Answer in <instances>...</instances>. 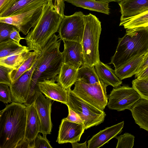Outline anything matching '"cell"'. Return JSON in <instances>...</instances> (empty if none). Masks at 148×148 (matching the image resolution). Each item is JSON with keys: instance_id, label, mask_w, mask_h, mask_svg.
<instances>
[{"instance_id": "obj_4", "label": "cell", "mask_w": 148, "mask_h": 148, "mask_svg": "<svg viewBox=\"0 0 148 148\" xmlns=\"http://www.w3.org/2000/svg\"><path fill=\"white\" fill-rule=\"evenodd\" d=\"M148 51V29L126 30L122 37L119 38L116 51L110 64L118 68L134 57Z\"/></svg>"}, {"instance_id": "obj_7", "label": "cell", "mask_w": 148, "mask_h": 148, "mask_svg": "<svg viewBox=\"0 0 148 148\" xmlns=\"http://www.w3.org/2000/svg\"><path fill=\"white\" fill-rule=\"evenodd\" d=\"M72 91L86 102L98 109L103 110L107 105L108 96L106 87L101 82L88 84L78 80Z\"/></svg>"}, {"instance_id": "obj_8", "label": "cell", "mask_w": 148, "mask_h": 148, "mask_svg": "<svg viewBox=\"0 0 148 148\" xmlns=\"http://www.w3.org/2000/svg\"><path fill=\"white\" fill-rule=\"evenodd\" d=\"M81 11L70 16H65L60 24L58 35L62 40L81 43L85 27L84 16Z\"/></svg>"}, {"instance_id": "obj_15", "label": "cell", "mask_w": 148, "mask_h": 148, "mask_svg": "<svg viewBox=\"0 0 148 148\" xmlns=\"http://www.w3.org/2000/svg\"><path fill=\"white\" fill-rule=\"evenodd\" d=\"M124 123L123 121L100 130L88 141L87 148H98L108 143L121 133Z\"/></svg>"}, {"instance_id": "obj_12", "label": "cell", "mask_w": 148, "mask_h": 148, "mask_svg": "<svg viewBox=\"0 0 148 148\" xmlns=\"http://www.w3.org/2000/svg\"><path fill=\"white\" fill-rule=\"evenodd\" d=\"M51 100L47 97L46 98L41 92L34 101L35 107L40 122V132L44 136L50 134L51 132Z\"/></svg>"}, {"instance_id": "obj_6", "label": "cell", "mask_w": 148, "mask_h": 148, "mask_svg": "<svg viewBox=\"0 0 148 148\" xmlns=\"http://www.w3.org/2000/svg\"><path fill=\"white\" fill-rule=\"evenodd\" d=\"M68 107L75 112L83 121L85 130L103 123L106 114L100 110L80 98L71 89L68 91Z\"/></svg>"}, {"instance_id": "obj_10", "label": "cell", "mask_w": 148, "mask_h": 148, "mask_svg": "<svg viewBox=\"0 0 148 148\" xmlns=\"http://www.w3.org/2000/svg\"><path fill=\"white\" fill-rule=\"evenodd\" d=\"M42 9V7H40L16 15L0 18V22L12 25L16 27L19 32L26 35L38 21Z\"/></svg>"}, {"instance_id": "obj_39", "label": "cell", "mask_w": 148, "mask_h": 148, "mask_svg": "<svg viewBox=\"0 0 148 148\" xmlns=\"http://www.w3.org/2000/svg\"><path fill=\"white\" fill-rule=\"evenodd\" d=\"M148 66V51L144 54V57L140 66L138 68L137 73L140 72Z\"/></svg>"}, {"instance_id": "obj_36", "label": "cell", "mask_w": 148, "mask_h": 148, "mask_svg": "<svg viewBox=\"0 0 148 148\" xmlns=\"http://www.w3.org/2000/svg\"><path fill=\"white\" fill-rule=\"evenodd\" d=\"M18 0H0V15L11 7Z\"/></svg>"}, {"instance_id": "obj_37", "label": "cell", "mask_w": 148, "mask_h": 148, "mask_svg": "<svg viewBox=\"0 0 148 148\" xmlns=\"http://www.w3.org/2000/svg\"><path fill=\"white\" fill-rule=\"evenodd\" d=\"M19 32L16 27L15 28L11 33L10 39L13 40L18 43H20L21 40L24 39V38L21 37L19 34Z\"/></svg>"}, {"instance_id": "obj_42", "label": "cell", "mask_w": 148, "mask_h": 148, "mask_svg": "<svg viewBox=\"0 0 148 148\" xmlns=\"http://www.w3.org/2000/svg\"><path fill=\"white\" fill-rule=\"evenodd\" d=\"M73 148H87L86 141L79 143L77 142L71 143Z\"/></svg>"}, {"instance_id": "obj_29", "label": "cell", "mask_w": 148, "mask_h": 148, "mask_svg": "<svg viewBox=\"0 0 148 148\" xmlns=\"http://www.w3.org/2000/svg\"><path fill=\"white\" fill-rule=\"evenodd\" d=\"M132 87L138 92L142 99L148 101V80L136 78L132 82Z\"/></svg>"}, {"instance_id": "obj_16", "label": "cell", "mask_w": 148, "mask_h": 148, "mask_svg": "<svg viewBox=\"0 0 148 148\" xmlns=\"http://www.w3.org/2000/svg\"><path fill=\"white\" fill-rule=\"evenodd\" d=\"M64 49L62 52L64 62L77 69L83 64V49L81 44L76 42L62 40Z\"/></svg>"}, {"instance_id": "obj_43", "label": "cell", "mask_w": 148, "mask_h": 148, "mask_svg": "<svg viewBox=\"0 0 148 148\" xmlns=\"http://www.w3.org/2000/svg\"><path fill=\"white\" fill-rule=\"evenodd\" d=\"M96 1H104V2H107L109 3L112 2V1H114L117 2H118V3L121 2L122 0H95Z\"/></svg>"}, {"instance_id": "obj_44", "label": "cell", "mask_w": 148, "mask_h": 148, "mask_svg": "<svg viewBox=\"0 0 148 148\" xmlns=\"http://www.w3.org/2000/svg\"></svg>"}, {"instance_id": "obj_41", "label": "cell", "mask_w": 148, "mask_h": 148, "mask_svg": "<svg viewBox=\"0 0 148 148\" xmlns=\"http://www.w3.org/2000/svg\"><path fill=\"white\" fill-rule=\"evenodd\" d=\"M64 0H55L54 4L56 6L63 14H64Z\"/></svg>"}, {"instance_id": "obj_33", "label": "cell", "mask_w": 148, "mask_h": 148, "mask_svg": "<svg viewBox=\"0 0 148 148\" xmlns=\"http://www.w3.org/2000/svg\"><path fill=\"white\" fill-rule=\"evenodd\" d=\"M9 86L0 83V100L5 103L12 102V94Z\"/></svg>"}, {"instance_id": "obj_9", "label": "cell", "mask_w": 148, "mask_h": 148, "mask_svg": "<svg viewBox=\"0 0 148 148\" xmlns=\"http://www.w3.org/2000/svg\"><path fill=\"white\" fill-rule=\"evenodd\" d=\"M108 96V108L118 111L130 110L141 99L139 94L132 87L127 85L114 88Z\"/></svg>"}, {"instance_id": "obj_32", "label": "cell", "mask_w": 148, "mask_h": 148, "mask_svg": "<svg viewBox=\"0 0 148 148\" xmlns=\"http://www.w3.org/2000/svg\"><path fill=\"white\" fill-rule=\"evenodd\" d=\"M14 69L10 68L0 65V83L5 84L9 87L12 81L10 74Z\"/></svg>"}, {"instance_id": "obj_38", "label": "cell", "mask_w": 148, "mask_h": 148, "mask_svg": "<svg viewBox=\"0 0 148 148\" xmlns=\"http://www.w3.org/2000/svg\"><path fill=\"white\" fill-rule=\"evenodd\" d=\"M135 77L139 80H148V66L135 75Z\"/></svg>"}, {"instance_id": "obj_18", "label": "cell", "mask_w": 148, "mask_h": 148, "mask_svg": "<svg viewBox=\"0 0 148 148\" xmlns=\"http://www.w3.org/2000/svg\"><path fill=\"white\" fill-rule=\"evenodd\" d=\"M120 19L137 15L148 11V0H122L118 3Z\"/></svg>"}, {"instance_id": "obj_24", "label": "cell", "mask_w": 148, "mask_h": 148, "mask_svg": "<svg viewBox=\"0 0 148 148\" xmlns=\"http://www.w3.org/2000/svg\"><path fill=\"white\" fill-rule=\"evenodd\" d=\"M126 30L148 28V11L137 15L120 19L119 26Z\"/></svg>"}, {"instance_id": "obj_20", "label": "cell", "mask_w": 148, "mask_h": 148, "mask_svg": "<svg viewBox=\"0 0 148 148\" xmlns=\"http://www.w3.org/2000/svg\"><path fill=\"white\" fill-rule=\"evenodd\" d=\"M78 69L71 64L63 62L59 74L55 78L56 82L64 89L69 90L78 80Z\"/></svg>"}, {"instance_id": "obj_14", "label": "cell", "mask_w": 148, "mask_h": 148, "mask_svg": "<svg viewBox=\"0 0 148 148\" xmlns=\"http://www.w3.org/2000/svg\"><path fill=\"white\" fill-rule=\"evenodd\" d=\"M56 82L55 79H44L38 82L37 85L40 91L47 97L66 105L69 90L64 89Z\"/></svg>"}, {"instance_id": "obj_40", "label": "cell", "mask_w": 148, "mask_h": 148, "mask_svg": "<svg viewBox=\"0 0 148 148\" xmlns=\"http://www.w3.org/2000/svg\"><path fill=\"white\" fill-rule=\"evenodd\" d=\"M32 143L33 142L31 143L23 139L18 143L16 148H32Z\"/></svg>"}, {"instance_id": "obj_26", "label": "cell", "mask_w": 148, "mask_h": 148, "mask_svg": "<svg viewBox=\"0 0 148 148\" xmlns=\"http://www.w3.org/2000/svg\"><path fill=\"white\" fill-rule=\"evenodd\" d=\"M33 52V51L26 52L1 59L0 65L17 69Z\"/></svg>"}, {"instance_id": "obj_1", "label": "cell", "mask_w": 148, "mask_h": 148, "mask_svg": "<svg viewBox=\"0 0 148 148\" xmlns=\"http://www.w3.org/2000/svg\"><path fill=\"white\" fill-rule=\"evenodd\" d=\"M54 34L39 56V61L33 73L29 94L24 103L26 106L33 103L41 93L38 82L44 79H55L64 62L62 52L60 50L61 40Z\"/></svg>"}, {"instance_id": "obj_17", "label": "cell", "mask_w": 148, "mask_h": 148, "mask_svg": "<svg viewBox=\"0 0 148 148\" xmlns=\"http://www.w3.org/2000/svg\"><path fill=\"white\" fill-rule=\"evenodd\" d=\"M26 110V124L23 139L32 143L40 132V122L34 102L31 105L27 106Z\"/></svg>"}, {"instance_id": "obj_3", "label": "cell", "mask_w": 148, "mask_h": 148, "mask_svg": "<svg viewBox=\"0 0 148 148\" xmlns=\"http://www.w3.org/2000/svg\"><path fill=\"white\" fill-rule=\"evenodd\" d=\"M26 106L12 102L0 112V148H16L25 137Z\"/></svg>"}, {"instance_id": "obj_5", "label": "cell", "mask_w": 148, "mask_h": 148, "mask_svg": "<svg viewBox=\"0 0 148 148\" xmlns=\"http://www.w3.org/2000/svg\"><path fill=\"white\" fill-rule=\"evenodd\" d=\"M85 27L81 43L83 49V64L90 66L100 61L99 42L101 27V22L95 15L89 13L84 16Z\"/></svg>"}, {"instance_id": "obj_13", "label": "cell", "mask_w": 148, "mask_h": 148, "mask_svg": "<svg viewBox=\"0 0 148 148\" xmlns=\"http://www.w3.org/2000/svg\"><path fill=\"white\" fill-rule=\"evenodd\" d=\"M85 130L83 123L72 122L64 118L59 126L56 142L62 144L79 142Z\"/></svg>"}, {"instance_id": "obj_21", "label": "cell", "mask_w": 148, "mask_h": 148, "mask_svg": "<svg viewBox=\"0 0 148 148\" xmlns=\"http://www.w3.org/2000/svg\"><path fill=\"white\" fill-rule=\"evenodd\" d=\"M95 67L101 82L106 87L110 85L115 88L122 84V82L116 75L114 70L108 65L100 61Z\"/></svg>"}, {"instance_id": "obj_11", "label": "cell", "mask_w": 148, "mask_h": 148, "mask_svg": "<svg viewBox=\"0 0 148 148\" xmlns=\"http://www.w3.org/2000/svg\"><path fill=\"white\" fill-rule=\"evenodd\" d=\"M39 61V56L32 68L20 76L9 87L12 102L24 103L27 100L33 73Z\"/></svg>"}, {"instance_id": "obj_27", "label": "cell", "mask_w": 148, "mask_h": 148, "mask_svg": "<svg viewBox=\"0 0 148 148\" xmlns=\"http://www.w3.org/2000/svg\"><path fill=\"white\" fill-rule=\"evenodd\" d=\"M77 79L88 84H94L101 82L95 66H90L83 64L78 69Z\"/></svg>"}, {"instance_id": "obj_35", "label": "cell", "mask_w": 148, "mask_h": 148, "mask_svg": "<svg viewBox=\"0 0 148 148\" xmlns=\"http://www.w3.org/2000/svg\"><path fill=\"white\" fill-rule=\"evenodd\" d=\"M68 108L69 114L64 119L72 122L83 123V121L78 114L69 107Z\"/></svg>"}, {"instance_id": "obj_23", "label": "cell", "mask_w": 148, "mask_h": 148, "mask_svg": "<svg viewBox=\"0 0 148 148\" xmlns=\"http://www.w3.org/2000/svg\"><path fill=\"white\" fill-rule=\"evenodd\" d=\"M77 7L108 15L110 13L109 2L95 0H64Z\"/></svg>"}, {"instance_id": "obj_28", "label": "cell", "mask_w": 148, "mask_h": 148, "mask_svg": "<svg viewBox=\"0 0 148 148\" xmlns=\"http://www.w3.org/2000/svg\"><path fill=\"white\" fill-rule=\"evenodd\" d=\"M39 56L35 52L33 51L32 55L18 69L13 70L12 71L10 76L12 83L14 82L22 75L32 68L38 60Z\"/></svg>"}, {"instance_id": "obj_2", "label": "cell", "mask_w": 148, "mask_h": 148, "mask_svg": "<svg viewBox=\"0 0 148 148\" xmlns=\"http://www.w3.org/2000/svg\"><path fill=\"white\" fill-rule=\"evenodd\" d=\"M38 21L24 38L29 49L40 55L55 33L58 32L64 15L54 5L53 0H48L43 7Z\"/></svg>"}, {"instance_id": "obj_25", "label": "cell", "mask_w": 148, "mask_h": 148, "mask_svg": "<svg viewBox=\"0 0 148 148\" xmlns=\"http://www.w3.org/2000/svg\"><path fill=\"white\" fill-rule=\"evenodd\" d=\"M28 51H30L27 46L10 39L0 42V59Z\"/></svg>"}, {"instance_id": "obj_19", "label": "cell", "mask_w": 148, "mask_h": 148, "mask_svg": "<svg viewBox=\"0 0 148 148\" xmlns=\"http://www.w3.org/2000/svg\"><path fill=\"white\" fill-rule=\"evenodd\" d=\"M48 0H18L7 11L0 15L4 18L27 12L47 4Z\"/></svg>"}, {"instance_id": "obj_31", "label": "cell", "mask_w": 148, "mask_h": 148, "mask_svg": "<svg viewBox=\"0 0 148 148\" xmlns=\"http://www.w3.org/2000/svg\"><path fill=\"white\" fill-rule=\"evenodd\" d=\"M16 27L12 25L0 22V42L10 39L11 33Z\"/></svg>"}, {"instance_id": "obj_34", "label": "cell", "mask_w": 148, "mask_h": 148, "mask_svg": "<svg viewBox=\"0 0 148 148\" xmlns=\"http://www.w3.org/2000/svg\"><path fill=\"white\" fill-rule=\"evenodd\" d=\"M52 148L46 136H42L38 134L33 140L32 148Z\"/></svg>"}, {"instance_id": "obj_30", "label": "cell", "mask_w": 148, "mask_h": 148, "mask_svg": "<svg viewBox=\"0 0 148 148\" xmlns=\"http://www.w3.org/2000/svg\"><path fill=\"white\" fill-rule=\"evenodd\" d=\"M115 138L118 140L116 148H132L134 145L135 137L130 134L126 132Z\"/></svg>"}, {"instance_id": "obj_22", "label": "cell", "mask_w": 148, "mask_h": 148, "mask_svg": "<svg viewBox=\"0 0 148 148\" xmlns=\"http://www.w3.org/2000/svg\"><path fill=\"white\" fill-rule=\"evenodd\" d=\"M144 54L136 56L117 69H114L116 75L121 80L135 75L143 61Z\"/></svg>"}]
</instances>
